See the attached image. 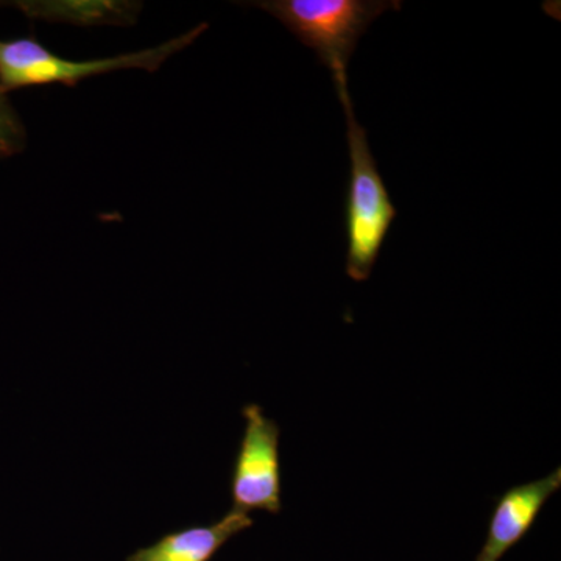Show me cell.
Masks as SVG:
<instances>
[{
    "mask_svg": "<svg viewBox=\"0 0 561 561\" xmlns=\"http://www.w3.org/2000/svg\"><path fill=\"white\" fill-rule=\"evenodd\" d=\"M337 95L346 117L350 151L345 206L346 275L356 283H364L371 276L398 210L373 157L367 130L356 119L348 88H339Z\"/></svg>",
    "mask_w": 561,
    "mask_h": 561,
    "instance_id": "obj_1",
    "label": "cell"
},
{
    "mask_svg": "<svg viewBox=\"0 0 561 561\" xmlns=\"http://www.w3.org/2000/svg\"><path fill=\"white\" fill-rule=\"evenodd\" d=\"M25 142H27V135H25L24 125L11 106L5 92L0 91V158L21 153Z\"/></svg>",
    "mask_w": 561,
    "mask_h": 561,
    "instance_id": "obj_8",
    "label": "cell"
},
{
    "mask_svg": "<svg viewBox=\"0 0 561 561\" xmlns=\"http://www.w3.org/2000/svg\"><path fill=\"white\" fill-rule=\"evenodd\" d=\"M31 20L73 25H127L138 21L142 3L127 0H18Z\"/></svg>",
    "mask_w": 561,
    "mask_h": 561,
    "instance_id": "obj_7",
    "label": "cell"
},
{
    "mask_svg": "<svg viewBox=\"0 0 561 561\" xmlns=\"http://www.w3.org/2000/svg\"><path fill=\"white\" fill-rule=\"evenodd\" d=\"M242 416L245 430L231 474L232 511L278 515L283 508L279 426L257 404L245 405Z\"/></svg>",
    "mask_w": 561,
    "mask_h": 561,
    "instance_id": "obj_4",
    "label": "cell"
},
{
    "mask_svg": "<svg viewBox=\"0 0 561 561\" xmlns=\"http://www.w3.org/2000/svg\"><path fill=\"white\" fill-rule=\"evenodd\" d=\"M251 526L250 515L231 511L209 526L164 535L153 545L131 553L127 561H209L232 537Z\"/></svg>",
    "mask_w": 561,
    "mask_h": 561,
    "instance_id": "obj_6",
    "label": "cell"
},
{
    "mask_svg": "<svg viewBox=\"0 0 561 561\" xmlns=\"http://www.w3.org/2000/svg\"><path fill=\"white\" fill-rule=\"evenodd\" d=\"M560 486L561 470L557 468L546 478L505 491L496 502L485 545L476 561H500L508 549L518 545Z\"/></svg>",
    "mask_w": 561,
    "mask_h": 561,
    "instance_id": "obj_5",
    "label": "cell"
},
{
    "mask_svg": "<svg viewBox=\"0 0 561 561\" xmlns=\"http://www.w3.org/2000/svg\"><path fill=\"white\" fill-rule=\"evenodd\" d=\"M302 46L330 69L335 90L348 87V65L357 43L386 11H400L401 0H257Z\"/></svg>",
    "mask_w": 561,
    "mask_h": 561,
    "instance_id": "obj_2",
    "label": "cell"
},
{
    "mask_svg": "<svg viewBox=\"0 0 561 561\" xmlns=\"http://www.w3.org/2000/svg\"><path fill=\"white\" fill-rule=\"evenodd\" d=\"M209 25L198 24L192 31L150 49L99 58V60L73 61L62 58L43 46L35 38L0 41V91L21 88L65 84L76 87L88 77L116 72L124 69H144L157 72L169 58L192 46Z\"/></svg>",
    "mask_w": 561,
    "mask_h": 561,
    "instance_id": "obj_3",
    "label": "cell"
}]
</instances>
